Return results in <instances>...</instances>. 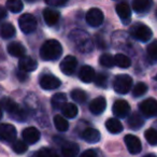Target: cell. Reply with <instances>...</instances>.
<instances>
[{
  "label": "cell",
  "instance_id": "32",
  "mask_svg": "<svg viewBox=\"0 0 157 157\" xmlns=\"http://www.w3.org/2000/svg\"><path fill=\"white\" fill-rule=\"evenodd\" d=\"M6 6H7V9L12 13H18L22 11L23 7H24L21 0H8Z\"/></svg>",
  "mask_w": 157,
  "mask_h": 157
},
{
  "label": "cell",
  "instance_id": "19",
  "mask_svg": "<svg viewBox=\"0 0 157 157\" xmlns=\"http://www.w3.org/2000/svg\"><path fill=\"white\" fill-rule=\"evenodd\" d=\"M80 147L76 143L66 141L61 144V154L63 157H75L78 154Z\"/></svg>",
  "mask_w": 157,
  "mask_h": 157
},
{
  "label": "cell",
  "instance_id": "11",
  "mask_svg": "<svg viewBox=\"0 0 157 157\" xmlns=\"http://www.w3.org/2000/svg\"><path fill=\"white\" fill-rule=\"evenodd\" d=\"M112 111H113L114 115L117 116L120 118H124L130 112V105L124 99H118L115 102L113 103V107H112Z\"/></svg>",
  "mask_w": 157,
  "mask_h": 157
},
{
  "label": "cell",
  "instance_id": "41",
  "mask_svg": "<svg viewBox=\"0 0 157 157\" xmlns=\"http://www.w3.org/2000/svg\"><path fill=\"white\" fill-rule=\"evenodd\" d=\"M80 157H98V155H97V153L95 152L94 150H87V151H85Z\"/></svg>",
  "mask_w": 157,
  "mask_h": 157
},
{
  "label": "cell",
  "instance_id": "1",
  "mask_svg": "<svg viewBox=\"0 0 157 157\" xmlns=\"http://www.w3.org/2000/svg\"><path fill=\"white\" fill-rule=\"evenodd\" d=\"M69 38L73 43L74 48L82 54L90 53L94 48V44H93L90 35L82 29H73L70 33Z\"/></svg>",
  "mask_w": 157,
  "mask_h": 157
},
{
  "label": "cell",
  "instance_id": "18",
  "mask_svg": "<svg viewBox=\"0 0 157 157\" xmlns=\"http://www.w3.org/2000/svg\"><path fill=\"white\" fill-rule=\"evenodd\" d=\"M97 74L95 73V70L93 69V67L90 66H83L78 71V76L83 83H92L93 81H95Z\"/></svg>",
  "mask_w": 157,
  "mask_h": 157
},
{
  "label": "cell",
  "instance_id": "20",
  "mask_svg": "<svg viewBox=\"0 0 157 157\" xmlns=\"http://www.w3.org/2000/svg\"><path fill=\"white\" fill-rule=\"evenodd\" d=\"M42 14H43L44 22H45L46 25H48V26L55 25L59 21V17H60V13H59L57 10L52 9V8H46V9H44Z\"/></svg>",
  "mask_w": 157,
  "mask_h": 157
},
{
  "label": "cell",
  "instance_id": "9",
  "mask_svg": "<svg viewBox=\"0 0 157 157\" xmlns=\"http://www.w3.org/2000/svg\"><path fill=\"white\" fill-rule=\"evenodd\" d=\"M39 84L41 86V88L45 90H56L60 86L61 82L58 78L52 75V74H43V75L40 78Z\"/></svg>",
  "mask_w": 157,
  "mask_h": 157
},
{
  "label": "cell",
  "instance_id": "21",
  "mask_svg": "<svg viewBox=\"0 0 157 157\" xmlns=\"http://www.w3.org/2000/svg\"><path fill=\"white\" fill-rule=\"evenodd\" d=\"M8 50V53H9L11 56L13 57H18V58H23L25 56V50L24 45L20 42H12L8 45L7 48Z\"/></svg>",
  "mask_w": 157,
  "mask_h": 157
},
{
  "label": "cell",
  "instance_id": "42",
  "mask_svg": "<svg viewBox=\"0 0 157 157\" xmlns=\"http://www.w3.org/2000/svg\"><path fill=\"white\" fill-rule=\"evenodd\" d=\"M6 15H7V14H6V9H1V18H5L6 17Z\"/></svg>",
  "mask_w": 157,
  "mask_h": 157
},
{
  "label": "cell",
  "instance_id": "12",
  "mask_svg": "<svg viewBox=\"0 0 157 157\" xmlns=\"http://www.w3.org/2000/svg\"><path fill=\"white\" fill-rule=\"evenodd\" d=\"M125 144L127 146V150L129 151L130 154H139L142 150V144H141V141L138 137L133 135H127L125 136Z\"/></svg>",
  "mask_w": 157,
  "mask_h": 157
},
{
  "label": "cell",
  "instance_id": "10",
  "mask_svg": "<svg viewBox=\"0 0 157 157\" xmlns=\"http://www.w3.org/2000/svg\"><path fill=\"white\" fill-rule=\"evenodd\" d=\"M76 66H78V60L74 56L72 55H68L65 58L61 60L59 68H60V71L63 72L66 75H71L73 74V72L75 71Z\"/></svg>",
  "mask_w": 157,
  "mask_h": 157
},
{
  "label": "cell",
  "instance_id": "17",
  "mask_svg": "<svg viewBox=\"0 0 157 157\" xmlns=\"http://www.w3.org/2000/svg\"><path fill=\"white\" fill-rule=\"evenodd\" d=\"M105 108H107V100L102 96L97 97L90 103V111L95 115L101 114L105 110Z\"/></svg>",
  "mask_w": 157,
  "mask_h": 157
},
{
  "label": "cell",
  "instance_id": "3",
  "mask_svg": "<svg viewBox=\"0 0 157 157\" xmlns=\"http://www.w3.org/2000/svg\"><path fill=\"white\" fill-rule=\"evenodd\" d=\"M2 108L15 120L20 121V122H24L26 120V111L9 97L2 98Z\"/></svg>",
  "mask_w": 157,
  "mask_h": 157
},
{
  "label": "cell",
  "instance_id": "2",
  "mask_svg": "<svg viewBox=\"0 0 157 157\" xmlns=\"http://www.w3.org/2000/svg\"><path fill=\"white\" fill-rule=\"evenodd\" d=\"M61 54H63V46L55 39L45 41L40 48V57L46 61L57 60L60 58Z\"/></svg>",
  "mask_w": 157,
  "mask_h": 157
},
{
  "label": "cell",
  "instance_id": "23",
  "mask_svg": "<svg viewBox=\"0 0 157 157\" xmlns=\"http://www.w3.org/2000/svg\"><path fill=\"white\" fill-rule=\"evenodd\" d=\"M153 2L151 0H135L132 2V9L137 13L143 14L150 11Z\"/></svg>",
  "mask_w": 157,
  "mask_h": 157
},
{
  "label": "cell",
  "instance_id": "24",
  "mask_svg": "<svg viewBox=\"0 0 157 157\" xmlns=\"http://www.w3.org/2000/svg\"><path fill=\"white\" fill-rule=\"evenodd\" d=\"M127 124H128V126L130 127L131 129L138 130V129H140L144 125V120L138 112H135V113H132L128 117Z\"/></svg>",
  "mask_w": 157,
  "mask_h": 157
},
{
  "label": "cell",
  "instance_id": "22",
  "mask_svg": "<svg viewBox=\"0 0 157 157\" xmlns=\"http://www.w3.org/2000/svg\"><path fill=\"white\" fill-rule=\"evenodd\" d=\"M100 132L99 130L95 128H86L84 129L83 133H82V138L85 140L87 143H97L100 140Z\"/></svg>",
  "mask_w": 157,
  "mask_h": 157
},
{
  "label": "cell",
  "instance_id": "5",
  "mask_svg": "<svg viewBox=\"0 0 157 157\" xmlns=\"http://www.w3.org/2000/svg\"><path fill=\"white\" fill-rule=\"evenodd\" d=\"M132 86V78L128 74L116 75L113 81V88L117 94L125 95L129 93Z\"/></svg>",
  "mask_w": 157,
  "mask_h": 157
},
{
  "label": "cell",
  "instance_id": "38",
  "mask_svg": "<svg viewBox=\"0 0 157 157\" xmlns=\"http://www.w3.org/2000/svg\"><path fill=\"white\" fill-rule=\"evenodd\" d=\"M36 157H58V155L48 147H42L36 153Z\"/></svg>",
  "mask_w": 157,
  "mask_h": 157
},
{
  "label": "cell",
  "instance_id": "4",
  "mask_svg": "<svg viewBox=\"0 0 157 157\" xmlns=\"http://www.w3.org/2000/svg\"><path fill=\"white\" fill-rule=\"evenodd\" d=\"M129 33L132 38L141 42L148 41L153 36L152 29L143 23H136L135 25H132L129 29Z\"/></svg>",
  "mask_w": 157,
  "mask_h": 157
},
{
  "label": "cell",
  "instance_id": "16",
  "mask_svg": "<svg viewBox=\"0 0 157 157\" xmlns=\"http://www.w3.org/2000/svg\"><path fill=\"white\" fill-rule=\"evenodd\" d=\"M37 67H38L37 60L30 56H24L18 61V68H20L21 71L33 72L37 69Z\"/></svg>",
  "mask_w": 157,
  "mask_h": 157
},
{
  "label": "cell",
  "instance_id": "13",
  "mask_svg": "<svg viewBox=\"0 0 157 157\" xmlns=\"http://www.w3.org/2000/svg\"><path fill=\"white\" fill-rule=\"evenodd\" d=\"M0 137L3 142H14L16 138V129L11 124H1Z\"/></svg>",
  "mask_w": 157,
  "mask_h": 157
},
{
  "label": "cell",
  "instance_id": "34",
  "mask_svg": "<svg viewBox=\"0 0 157 157\" xmlns=\"http://www.w3.org/2000/svg\"><path fill=\"white\" fill-rule=\"evenodd\" d=\"M99 63H100L101 66L105 68H111L113 66H115V59H114V56H112L111 54H102L99 58Z\"/></svg>",
  "mask_w": 157,
  "mask_h": 157
},
{
  "label": "cell",
  "instance_id": "27",
  "mask_svg": "<svg viewBox=\"0 0 157 157\" xmlns=\"http://www.w3.org/2000/svg\"><path fill=\"white\" fill-rule=\"evenodd\" d=\"M63 114L66 116L67 118H74L78 113V109L74 103H66L63 105V108L61 109Z\"/></svg>",
  "mask_w": 157,
  "mask_h": 157
},
{
  "label": "cell",
  "instance_id": "36",
  "mask_svg": "<svg viewBox=\"0 0 157 157\" xmlns=\"http://www.w3.org/2000/svg\"><path fill=\"white\" fill-rule=\"evenodd\" d=\"M147 92V85L143 82L137 83L132 88V95L133 97H141Z\"/></svg>",
  "mask_w": 157,
  "mask_h": 157
},
{
  "label": "cell",
  "instance_id": "39",
  "mask_svg": "<svg viewBox=\"0 0 157 157\" xmlns=\"http://www.w3.org/2000/svg\"><path fill=\"white\" fill-rule=\"evenodd\" d=\"M107 82H108V75L105 73H98L95 78V83L97 86L99 87H105L107 86Z\"/></svg>",
  "mask_w": 157,
  "mask_h": 157
},
{
  "label": "cell",
  "instance_id": "28",
  "mask_svg": "<svg viewBox=\"0 0 157 157\" xmlns=\"http://www.w3.org/2000/svg\"><path fill=\"white\" fill-rule=\"evenodd\" d=\"M15 33H16L15 27L11 23H3L1 25V37L3 39H10V38L14 37Z\"/></svg>",
  "mask_w": 157,
  "mask_h": 157
},
{
  "label": "cell",
  "instance_id": "29",
  "mask_svg": "<svg viewBox=\"0 0 157 157\" xmlns=\"http://www.w3.org/2000/svg\"><path fill=\"white\" fill-rule=\"evenodd\" d=\"M114 59H115V66H117L120 68H124L125 69V68H129L131 66L130 58L124 54L118 53V54H116L114 56Z\"/></svg>",
  "mask_w": 157,
  "mask_h": 157
},
{
  "label": "cell",
  "instance_id": "40",
  "mask_svg": "<svg viewBox=\"0 0 157 157\" xmlns=\"http://www.w3.org/2000/svg\"><path fill=\"white\" fill-rule=\"evenodd\" d=\"M67 0H46L45 3L48 6H52V7H63V6L67 5Z\"/></svg>",
  "mask_w": 157,
  "mask_h": 157
},
{
  "label": "cell",
  "instance_id": "6",
  "mask_svg": "<svg viewBox=\"0 0 157 157\" xmlns=\"http://www.w3.org/2000/svg\"><path fill=\"white\" fill-rule=\"evenodd\" d=\"M18 25H20V28L23 33L29 35L37 29V20L33 14L25 13L18 18Z\"/></svg>",
  "mask_w": 157,
  "mask_h": 157
},
{
  "label": "cell",
  "instance_id": "37",
  "mask_svg": "<svg viewBox=\"0 0 157 157\" xmlns=\"http://www.w3.org/2000/svg\"><path fill=\"white\" fill-rule=\"evenodd\" d=\"M144 137L151 145H157V130L153 128L147 129L144 132Z\"/></svg>",
  "mask_w": 157,
  "mask_h": 157
},
{
  "label": "cell",
  "instance_id": "15",
  "mask_svg": "<svg viewBox=\"0 0 157 157\" xmlns=\"http://www.w3.org/2000/svg\"><path fill=\"white\" fill-rule=\"evenodd\" d=\"M116 13L120 16V18L122 20L123 24L127 25L129 24L131 20V9L126 2H120L116 5L115 7Z\"/></svg>",
  "mask_w": 157,
  "mask_h": 157
},
{
  "label": "cell",
  "instance_id": "31",
  "mask_svg": "<svg viewBox=\"0 0 157 157\" xmlns=\"http://www.w3.org/2000/svg\"><path fill=\"white\" fill-rule=\"evenodd\" d=\"M54 125L58 131H66L69 128V123H68V121L60 115L54 116Z\"/></svg>",
  "mask_w": 157,
  "mask_h": 157
},
{
  "label": "cell",
  "instance_id": "25",
  "mask_svg": "<svg viewBox=\"0 0 157 157\" xmlns=\"http://www.w3.org/2000/svg\"><path fill=\"white\" fill-rule=\"evenodd\" d=\"M105 128L108 129L110 133H113V135H117V133L122 132L123 131V125L116 118H109V120L105 122Z\"/></svg>",
  "mask_w": 157,
  "mask_h": 157
},
{
  "label": "cell",
  "instance_id": "8",
  "mask_svg": "<svg viewBox=\"0 0 157 157\" xmlns=\"http://www.w3.org/2000/svg\"><path fill=\"white\" fill-rule=\"evenodd\" d=\"M140 112L145 117H155L157 116V100L154 98H147L140 103Z\"/></svg>",
  "mask_w": 157,
  "mask_h": 157
},
{
  "label": "cell",
  "instance_id": "35",
  "mask_svg": "<svg viewBox=\"0 0 157 157\" xmlns=\"http://www.w3.org/2000/svg\"><path fill=\"white\" fill-rule=\"evenodd\" d=\"M27 148H28V146H27V143L24 140H15L12 143V150L16 154H23V153L26 152Z\"/></svg>",
  "mask_w": 157,
  "mask_h": 157
},
{
  "label": "cell",
  "instance_id": "7",
  "mask_svg": "<svg viewBox=\"0 0 157 157\" xmlns=\"http://www.w3.org/2000/svg\"><path fill=\"white\" fill-rule=\"evenodd\" d=\"M86 23L92 27H99L103 23L105 16L100 9L98 8H92L87 11L85 16Z\"/></svg>",
  "mask_w": 157,
  "mask_h": 157
},
{
  "label": "cell",
  "instance_id": "33",
  "mask_svg": "<svg viewBox=\"0 0 157 157\" xmlns=\"http://www.w3.org/2000/svg\"><path fill=\"white\" fill-rule=\"evenodd\" d=\"M71 98L78 103H84L87 99V94L80 88H75L71 92Z\"/></svg>",
  "mask_w": 157,
  "mask_h": 157
},
{
  "label": "cell",
  "instance_id": "43",
  "mask_svg": "<svg viewBox=\"0 0 157 157\" xmlns=\"http://www.w3.org/2000/svg\"><path fill=\"white\" fill-rule=\"evenodd\" d=\"M143 157H157V156L155 154H153V153H150V154L145 155V156H143Z\"/></svg>",
  "mask_w": 157,
  "mask_h": 157
},
{
  "label": "cell",
  "instance_id": "14",
  "mask_svg": "<svg viewBox=\"0 0 157 157\" xmlns=\"http://www.w3.org/2000/svg\"><path fill=\"white\" fill-rule=\"evenodd\" d=\"M22 137L23 140L26 142L27 144H35L37 143L40 140V137H41V133L35 127H27L23 130L22 132Z\"/></svg>",
  "mask_w": 157,
  "mask_h": 157
},
{
  "label": "cell",
  "instance_id": "26",
  "mask_svg": "<svg viewBox=\"0 0 157 157\" xmlns=\"http://www.w3.org/2000/svg\"><path fill=\"white\" fill-rule=\"evenodd\" d=\"M51 103H52L54 109L61 110L63 108V105L67 103V97H66V95L63 93H57L52 97Z\"/></svg>",
  "mask_w": 157,
  "mask_h": 157
},
{
  "label": "cell",
  "instance_id": "30",
  "mask_svg": "<svg viewBox=\"0 0 157 157\" xmlns=\"http://www.w3.org/2000/svg\"><path fill=\"white\" fill-rule=\"evenodd\" d=\"M146 55L151 63H154L157 60V40H154L152 43H150L146 48Z\"/></svg>",
  "mask_w": 157,
  "mask_h": 157
}]
</instances>
